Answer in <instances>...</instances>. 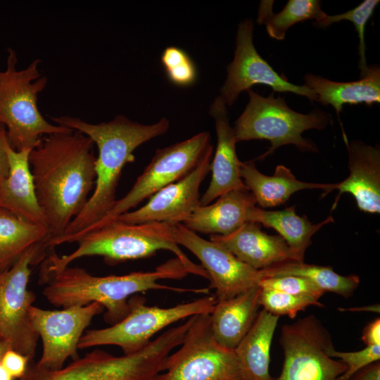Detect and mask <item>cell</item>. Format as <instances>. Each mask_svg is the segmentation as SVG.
Segmentation results:
<instances>
[{"label": "cell", "mask_w": 380, "mask_h": 380, "mask_svg": "<svg viewBox=\"0 0 380 380\" xmlns=\"http://www.w3.org/2000/svg\"><path fill=\"white\" fill-rule=\"evenodd\" d=\"M94 144L89 137L72 129L43 137L30 153L29 163L49 240L63 234L89 198L96 181Z\"/></svg>", "instance_id": "obj_1"}, {"label": "cell", "mask_w": 380, "mask_h": 380, "mask_svg": "<svg viewBox=\"0 0 380 380\" xmlns=\"http://www.w3.org/2000/svg\"><path fill=\"white\" fill-rule=\"evenodd\" d=\"M56 125L79 131L89 137L98 148L95 163L94 189L80 214L63 235L46 242L49 248L66 243L70 238L99 222L113 208L125 165L134 162V150L144 143L167 132L169 120L161 118L152 125L134 122L123 115L109 122L91 124L80 118L51 117Z\"/></svg>", "instance_id": "obj_2"}, {"label": "cell", "mask_w": 380, "mask_h": 380, "mask_svg": "<svg viewBox=\"0 0 380 380\" xmlns=\"http://www.w3.org/2000/svg\"><path fill=\"white\" fill-rule=\"evenodd\" d=\"M188 272L176 257L153 271L134 272L124 275L95 276L85 269L69 266L56 272L39 275L45 285L42 294L53 306L63 308L85 305L96 302L106 310L103 318L113 325L129 312V298L149 290H170L179 293L208 294L207 289H184L159 283L161 279H181Z\"/></svg>", "instance_id": "obj_3"}, {"label": "cell", "mask_w": 380, "mask_h": 380, "mask_svg": "<svg viewBox=\"0 0 380 380\" xmlns=\"http://www.w3.org/2000/svg\"><path fill=\"white\" fill-rule=\"evenodd\" d=\"M174 226L165 222L130 224L114 220L79 238L77 248L70 254L59 256L54 248H49L41 262L39 275L59 271L86 256H101L108 263L115 264L167 250L175 255L189 274L209 280L204 268L193 262L175 242Z\"/></svg>", "instance_id": "obj_4"}, {"label": "cell", "mask_w": 380, "mask_h": 380, "mask_svg": "<svg viewBox=\"0 0 380 380\" xmlns=\"http://www.w3.org/2000/svg\"><path fill=\"white\" fill-rule=\"evenodd\" d=\"M193 319L194 316L171 327L132 354L115 356L94 349L54 371L38 368L31 361L18 380H156L169 355L182 343Z\"/></svg>", "instance_id": "obj_5"}, {"label": "cell", "mask_w": 380, "mask_h": 380, "mask_svg": "<svg viewBox=\"0 0 380 380\" xmlns=\"http://www.w3.org/2000/svg\"><path fill=\"white\" fill-rule=\"evenodd\" d=\"M8 53L6 68L0 71V123L6 127L11 148L32 150L44 136L72 131L48 122L38 108V95L48 83L39 70L41 60L36 58L19 70L15 50L9 48Z\"/></svg>", "instance_id": "obj_6"}, {"label": "cell", "mask_w": 380, "mask_h": 380, "mask_svg": "<svg viewBox=\"0 0 380 380\" xmlns=\"http://www.w3.org/2000/svg\"><path fill=\"white\" fill-rule=\"evenodd\" d=\"M249 101L233 127L236 141L266 139L271 146L258 159L263 160L280 146L292 144L301 151L317 152L318 148L302 134L311 129H323L331 120L330 115L319 109L307 114L294 111L285 99L272 93L262 96L247 90Z\"/></svg>", "instance_id": "obj_7"}, {"label": "cell", "mask_w": 380, "mask_h": 380, "mask_svg": "<svg viewBox=\"0 0 380 380\" xmlns=\"http://www.w3.org/2000/svg\"><path fill=\"white\" fill-rule=\"evenodd\" d=\"M216 302L215 296H207L172 307L159 308L148 306L144 298L134 295L128 300L129 310L122 320L106 328L86 330L78 349L113 345L120 347L124 355L136 353L167 326L196 315L210 314Z\"/></svg>", "instance_id": "obj_8"}, {"label": "cell", "mask_w": 380, "mask_h": 380, "mask_svg": "<svg viewBox=\"0 0 380 380\" xmlns=\"http://www.w3.org/2000/svg\"><path fill=\"white\" fill-rule=\"evenodd\" d=\"M48 250L45 243L34 245L11 267L0 272V338L30 361L35 357L39 337L29 316L36 296L27 286L32 267L44 260Z\"/></svg>", "instance_id": "obj_9"}, {"label": "cell", "mask_w": 380, "mask_h": 380, "mask_svg": "<svg viewBox=\"0 0 380 380\" xmlns=\"http://www.w3.org/2000/svg\"><path fill=\"white\" fill-rule=\"evenodd\" d=\"M211 145L210 133L202 132L185 141L157 149L126 195L117 200L99 222L70 238L68 243L76 242L83 235L129 212L144 199L185 177L197 165Z\"/></svg>", "instance_id": "obj_10"}, {"label": "cell", "mask_w": 380, "mask_h": 380, "mask_svg": "<svg viewBox=\"0 0 380 380\" xmlns=\"http://www.w3.org/2000/svg\"><path fill=\"white\" fill-rule=\"evenodd\" d=\"M156 380H243L234 350L213 336L210 314L194 316L180 348L167 357Z\"/></svg>", "instance_id": "obj_11"}, {"label": "cell", "mask_w": 380, "mask_h": 380, "mask_svg": "<svg viewBox=\"0 0 380 380\" xmlns=\"http://www.w3.org/2000/svg\"><path fill=\"white\" fill-rule=\"evenodd\" d=\"M279 342L284 361L275 380H336L347 370L343 362L329 356L332 338L313 315L284 324Z\"/></svg>", "instance_id": "obj_12"}, {"label": "cell", "mask_w": 380, "mask_h": 380, "mask_svg": "<svg viewBox=\"0 0 380 380\" xmlns=\"http://www.w3.org/2000/svg\"><path fill=\"white\" fill-rule=\"evenodd\" d=\"M96 302L61 310H45L34 305L29 316L32 328L42 341V353L35 365L46 370H58L69 357H79L78 343L93 318L103 311Z\"/></svg>", "instance_id": "obj_13"}, {"label": "cell", "mask_w": 380, "mask_h": 380, "mask_svg": "<svg viewBox=\"0 0 380 380\" xmlns=\"http://www.w3.org/2000/svg\"><path fill=\"white\" fill-rule=\"evenodd\" d=\"M253 31L251 19L239 25L234 58L227 65V76L220 89V96L227 106H232L240 93L257 84L269 86L274 91L291 92L317 101L311 89L289 82L260 56L253 44Z\"/></svg>", "instance_id": "obj_14"}, {"label": "cell", "mask_w": 380, "mask_h": 380, "mask_svg": "<svg viewBox=\"0 0 380 380\" xmlns=\"http://www.w3.org/2000/svg\"><path fill=\"white\" fill-rule=\"evenodd\" d=\"M173 235L179 246L190 251L201 262L209 277V289H215L217 301L259 286L262 279L260 270L241 262L217 243L201 237L183 224H175Z\"/></svg>", "instance_id": "obj_15"}, {"label": "cell", "mask_w": 380, "mask_h": 380, "mask_svg": "<svg viewBox=\"0 0 380 380\" xmlns=\"http://www.w3.org/2000/svg\"><path fill=\"white\" fill-rule=\"evenodd\" d=\"M213 152L211 145L197 165L185 177L154 194L144 206L123 213L115 220L130 224L184 223L200 205L199 188L210 171Z\"/></svg>", "instance_id": "obj_16"}, {"label": "cell", "mask_w": 380, "mask_h": 380, "mask_svg": "<svg viewBox=\"0 0 380 380\" xmlns=\"http://www.w3.org/2000/svg\"><path fill=\"white\" fill-rule=\"evenodd\" d=\"M209 113L215 120L217 147L210 163L211 180L200 198V205H209L227 192L248 189L240 175L234 131L229 124L227 105L220 96L215 99Z\"/></svg>", "instance_id": "obj_17"}, {"label": "cell", "mask_w": 380, "mask_h": 380, "mask_svg": "<svg viewBox=\"0 0 380 380\" xmlns=\"http://www.w3.org/2000/svg\"><path fill=\"white\" fill-rule=\"evenodd\" d=\"M343 140L348 153L349 176L336 183L338 195L332 205L334 210L343 193L350 194L358 208L368 213H380V148L362 141H348L345 133Z\"/></svg>", "instance_id": "obj_18"}, {"label": "cell", "mask_w": 380, "mask_h": 380, "mask_svg": "<svg viewBox=\"0 0 380 380\" xmlns=\"http://www.w3.org/2000/svg\"><path fill=\"white\" fill-rule=\"evenodd\" d=\"M210 240L257 270L294 261L285 241L279 235H269L262 232L260 224L255 222H246L227 235H210Z\"/></svg>", "instance_id": "obj_19"}, {"label": "cell", "mask_w": 380, "mask_h": 380, "mask_svg": "<svg viewBox=\"0 0 380 380\" xmlns=\"http://www.w3.org/2000/svg\"><path fill=\"white\" fill-rule=\"evenodd\" d=\"M30 151L8 147L9 171L0 187V208L25 221L46 227L29 163Z\"/></svg>", "instance_id": "obj_20"}, {"label": "cell", "mask_w": 380, "mask_h": 380, "mask_svg": "<svg viewBox=\"0 0 380 380\" xmlns=\"http://www.w3.org/2000/svg\"><path fill=\"white\" fill-rule=\"evenodd\" d=\"M255 204L248 189L233 190L211 205H198L183 224L195 233L227 235L248 222V211Z\"/></svg>", "instance_id": "obj_21"}, {"label": "cell", "mask_w": 380, "mask_h": 380, "mask_svg": "<svg viewBox=\"0 0 380 380\" xmlns=\"http://www.w3.org/2000/svg\"><path fill=\"white\" fill-rule=\"evenodd\" d=\"M260 286L229 299L217 301L210 314L214 338L221 346L234 350L253 324L260 307Z\"/></svg>", "instance_id": "obj_22"}, {"label": "cell", "mask_w": 380, "mask_h": 380, "mask_svg": "<svg viewBox=\"0 0 380 380\" xmlns=\"http://www.w3.org/2000/svg\"><path fill=\"white\" fill-rule=\"evenodd\" d=\"M303 85L312 91L317 102L333 106L338 118L346 104L372 106L380 103V68L376 64L368 65L365 74L357 81L334 82L308 73Z\"/></svg>", "instance_id": "obj_23"}, {"label": "cell", "mask_w": 380, "mask_h": 380, "mask_svg": "<svg viewBox=\"0 0 380 380\" xmlns=\"http://www.w3.org/2000/svg\"><path fill=\"white\" fill-rule=\"evenodd\" d=\"M240 175L256 203L263 208L284 204L293 194L300 190L322 189L324 196L336 188V184L300 181L282 165L277 166L272 176H267L257 170L253 160L241 162Z\"/></svg>", "instance_id": "obj_24"}, {"label": "cell", "mask_w": 380, "mask_h": 380, "mask_svg": "<svg viewBox=\"0 0 380 380\" xmlns=\"http://www.w3.org/2000/svg\"><path fill=\"white\" fill-rule=\"evenodd\" d=\"M279 316L262 309L234 353L243 380H275L270 374V348Z\"/></svg>", "instance_id": "obj_25"}, {"label": "cell", "mask_w": 380, "mask_h": 380, "mask_svg": "<svg viewBox=\"0 0 380 380\" xmlns=\"http://www.w3.org/2000/svg\"><path fill=\"white\" fill-rule=\"evenodd\" d=\"M248 220L274 229L288 245L294 261L303 262L312 235L333 222L334 218L329 216L322 222L312 224L305 216L298 215L294 205L281 210H265L254 206L248 211Z\"/></svg>", "instance_id": "obj_26"}, {"label": "cell", "mask_w": 380, "mask_h": 380, "mask_svg": "<svg viewBox=\"0 0 380 380\" xmlns=\"http://www.w3.org/2000/svg\"><path fill=\"white\" fill-rule=\"evenodd\" d=\"M49 239L46 227L28 222L0 208V272L11 267L27 249L46 244Z\"/></svg>", "instance_id": "obj_27"}, {"label": "cell", "mask_w": 380, "mask_h": 380, "mask_svg": "<svg viewBox=\"0 0 380 380\" xmlns=\"http://www.w3.org/2000/svg\"><path fill=\"white\" fill-rule=\"evenodd\" d=\"M262 278L298 276L306 278L324 292L329 291L349 298L360 284V278L355 274L341 275L331 267L307 264L304 262L287 261L260 270Z\"/></svg>", "instance_id": "obj_28"}, {"label": "cell", "mask_w": 380, "mask_h": 380, "mask_svg": "<svg viewBox=\"0 0 380 380\" xmlns=\"http://www.w3.org/2000/svg\"><path fill=\"white\" fill-rule=\"evenodd\" d=\"M273 4L272 0L260 1L257 23L265 25L269 36L277 40L284 39L286 31L294 24L310 19L317 21L326 15L319 0H289L276 13L273 12Z\"/></svg>", "instance_id": "obj_29"}, {"label": "cell", "mask_w": 380, "mask_h": 380, "mask_svg": "<svg viewBox=\"0 0 380 380\" xmlns=\"http://www.w3.org/2000/svg\"><path fill=\"white\" fill-rule=\"evenodd\" d=\"M379 0H365L354 8L343 13L329 15L326 14L323 18L313 23L316 27H324L334 23L341 20H348L353 23L359 37V68L360 77L365 74L368 68L366 61V45L365 41V31L367 21L372 15Z\"/></svg>", "instance_id": "obj_30"}, {"label": "cell", "mask_w": 380, "mask_h": 380, "mask_svg": "<svg viewBox=\"0 0 380 380\" xmlns=\"http://www.w3.org/2000/svg\"><path fill=\"white\" fill-rule=\"evenodd\" d=\"M318 300L312 296H297L261 288L259 295L260 305L264 310L272 315L279 317L286 315L291 319L309 306H322Z\"/></svg>", "instance_id": "obj_31"}, {"label": "cell", "mask_w": 380, "mask_h": 380, "mask_svg": "<svg viewBox=\"0 0 380 380\" xmlns=\"http://www.w3.org/2000/svg\"><path fill=\"white\" fill-rule=\"evenodd\" d=\"M161 63L170 81L180 87L194 84L197 77L195 64L182 49L168 46L163 52Z\"/></svg>", "instance_id": "obj_32"}, {"label": "cell", "mask_w": 380, "mask_h": 380, "mask_svg": "<svg viewBox=\"0 0 380 380\" xmlns=\"http://www.w3.org/2000/svg\"><path fill=\"white\" fill-rule=\"evenodd\" d=\"M261 289H271L297 296L319 298L325 292L310 280L298 276H281L262 278Z\"/></svg>", "instance_id": "obj_33"}, {"label": "cell", "mask_w": 380, "mask_h": 380, "mask_svg": "<svg viewBox=\"0 0 380 380\" xmlns=\"http://www.w3.org/2000/svg\"><path fill=\"white\" fill-rule=\"evenodd\" d=\"M328 355L333 358H339L347 366V370L336 380H348L361 369L379 361L380 345L367 346L362 350L354 352H341L332 348Z\"/></svg>", "instance_id": "obj_34"}, {"label": "cell", "mask_w": 380, "mask_h": 380, "mask_svg": "<svg viewBox=\"0 0 380 380\" xmlns=\"http://www.w3.org/2000/svg\"><path fill=\"white\" fill-rule=\"evenodd\" d=\"M30 362L24 355L9 348L3 355L1 363L13 379H20L25 374Z\"/></svg>", "instance_id": "obj_35"}, {"label": "cell", "mask_w": 380, "mask_h": 380, "mask_svg": "<svg viewBox=\"0 0 380 380\" xmlns=\"http://www.w3.org/2000/svg\"><path fill=\"white\" fill-rule=\"evenodd\" d=\"M9 146L6 127L0 123V187L6 179L9 171L8 154Z\"/></svg>", "instance_id": "obj_36"}, {"label": "cell", "mask_w": 380, "mask_h": 380, "mask_svg": "<svg viewBox=\"0 0 380 380\" xmlns=\"http://www.w3.org/2000/svg\"><path fill=\"white\" fill-rule=\"evenodd\" d=\"M366 346L380 345V319H375L364 328L361 338Z\"/></svg>", "instance_id": "obj_37"}, {"label": "cell", "mask_w": 380, "mask_h": 380, "mask_svg": "<svg viewBox=\"0 0 380 380\" xmlns=\"http://www.w3.org/2000/svg\"><path fill=\"white\" fill-rule=\"evenodd\" d=\"M348 380H380V362H374L355 373Z\"/></svg>", "instance_id": "obj_38"}, {"label": "cell", "mask_w": 380, "mask_h": 380, "mask_svg": "<svg viewBox=\"0 0 380 380\" xmlns=\"http://www.w3.org/2000/svg\"><path fill=\"white\" fill-rule=\"evenodd\" d=\"M11 348L8 343L0 338V380H15L2 367L1 361L4 353Z\"/></svg>", "instance_id": "obj_39"}]
</instances>
